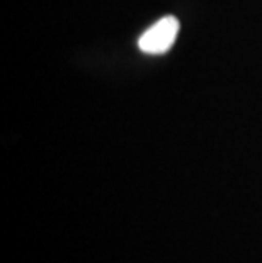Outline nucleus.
Listing matches in <instances>:
<instances>
[{"mask_svg": "<svg viewBox=\"0 0 262 263\" xmlns=\"http://www.w3.org/2000/svg\"><path fill=\"white\" fill-rule=\"evenodd\" d=\"M179 29V19L174 15H165L140 36L138 48L147 54H164L174 46Z\"/></svg>", "mask_w": 262, "mask_h": 263, "instance_id": "1", "label": "nucleus"}]
</instances>
